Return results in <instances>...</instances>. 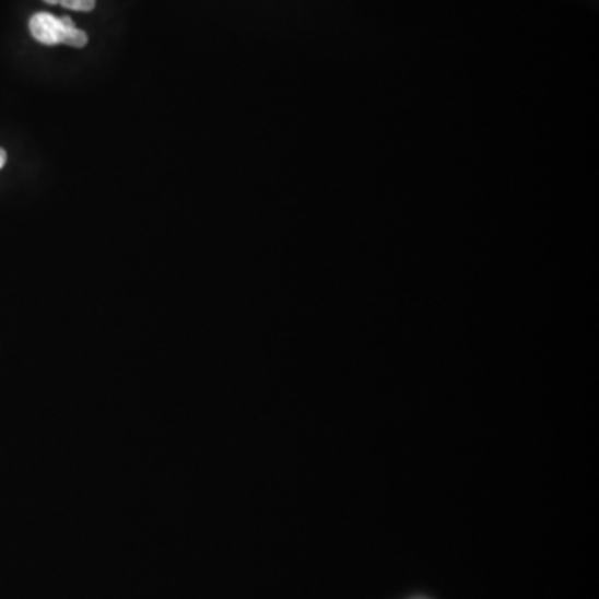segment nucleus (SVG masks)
Wrapping results in <instances>:
<instances>
[{"label": "nucleus", "mask_w": 599, "mask_h": 599, "mask_svg": "<svg viewBox=\"0 0 599 599\" xmlns=\"http://www.w3.org/2000/svg\"><path fill=\"white\" fill-rule=\"evenodd\" d=\"M28 31L37 43L44 46H66L82 49L87 46L89 35L75 27L70 17H56L49 12H37L28 21Z\"/></svg>", "instance_id": "1"}, {"label": "nucleus", "mask_w": 599, "mask_h": 599, "mask_svg": "<svg viewBox=\"0 0 599 599\" xmlns=\"http://www.w3.org/2000/svg\"><path fill=\"white\" fill-rule=\"evenodd\" d=\"M47 4L62 5L70 11L91 12L95 9V0H44Z\"/></svg>", "instance_id": "2"}, {"label": "nucleus", "mask_w": 599, "mask_h": 599, "mask_svg": "<svg viewBox=\"0 0 599 599\" xmlns=\"http://www.w3.org/2000/svg\"><path fill=\"white\" fill-rule=\"evenodd\" d=\"M5 162H8V154L4 149H0V168H4Z\"/></svg>", "instance_id": "3"}]
</instances>
